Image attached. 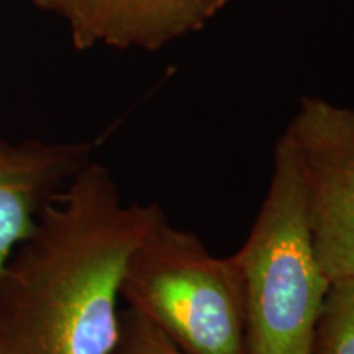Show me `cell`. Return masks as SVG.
<instances>
[{"label": "cell", "mask_w": 354, "mask_h": 354, "mask_svg": "<svg viewBox=\"0 0 354 354\" xmlns=\"http://www.w3.org/2000/svg\"><path fill=\"white\" fill-rule=\"evenodd\" d=\"M165 218L156 202H123L109 167L88 161L0 272L2 353H112L128 261Z\"/></svg>", "instance_id": "cell-1"}, {"label": "cell", "mask_w": 354, "mask_h": 354, "mask_svg": "<svg viewBox=\"0 0 354 354\" xmlns=\"http://www.w3.org/2000/svg\"><path fill=\"white\" fill-rule=\"evenodd\" d=\"M233 258L245 294L248 354L312 353L330 281L317 258L297 161L282 136L268 194Z\"/></svg>", "instance_id": "cell-2"}, {"label": "cell", "mask_w": 354, "mask_h": 354, "mask_svg": "<svg viewBox=\"0 0 354 354\" xmlns=\"http://www.w3.org/2000/svg\"><path fill=\"white\" fill-rule=\"evenodd\" d=\"M122 299L185 354H248L236 261L161 220L128 261Z\"/></svg>", "instance_id": "cell-3"}, {"label": "cell", "mask_w": 354, "mask_h": 354, "mask_svg": "<svg viewBox=\"0 0 354 354\" xmlns=\"http://www.w3.org/2000/svg\"><path fill=\"white\" fill-rule=\"evenodd\" d=\"M281 136L297 161L323 274L330 284L354 279V109L302 97Z\"/></svg>", "instance_id": "cell-4"}, {"label": "cell", "mask_w": 354, "mask_h": 354, "mask_svg": "<svg viewBox=\"0 0 354 354\" xmlns=\"http://www.w3.org/2000/svg\"><path fill=\"white\" fill-rule=\"evenodd\" d=\"M68 26L77 50L156 51L198 32L232 0H32Z\"/></svg>", "instance_id": "cell-5"}, {"label": "cell", "mask_w": 354, "mask_h": 354, "mask_svg": "<svg viewBox=\"0 0 354 354\" xmlns=\"http://www.w3.org/2000/svg\"><path fill=\"white\" fill-rule=\"evenodd\" d=\"M91 153L87 143H0V272Z\"/></svg>", "instance_id": "cell-6"}, {"label": "cell", "mask_w": 354, "mask_h": 354, "mask_svg": "<svg viewBox=\"0 0 354 354\" xmlns=\"http://www.w3.org/2000/svg\"><path fill=\"white\" fill-rule=\"evenodd\" d=\"M310 354H354V279L330 284Z\"/></svg>", "instance_id": "cell-7"}, {"label": "cell", "mask_w": 354, "mask_h": 354, "mask_svg": "<svg viewBox=\"0 0 354 354\" xmlns=\"http://www.w3.org/2000/svg\"><path fill=\"white\" fill-rule=\"evenodd\" d=\"M110 354H185L148 318L130 307L120 312V331Z\"/></svg>", "instance_id": "cell-8"}, {"label": "cell", "mask_w": 354, "mask_h": 354, "mask_svg": "<svg viewBox=\"0 0 354 354\" xmlns=\"http://www.w3.org/2000/svg\"><path fill=\"white\" fill-rule=\"evenodd\" d=\"M0 354H3V353H2V348H0Z\"/></svg>", "instance_id": "cell-9"}]
</instances>
